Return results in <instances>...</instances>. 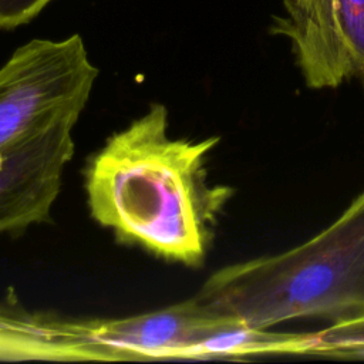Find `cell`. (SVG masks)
Masks as SVG:
<instances>
[{
  "label": "cell",
  "mask_w": 364,
  "mask_h": 364,
  "mask_svg": "<svg viewBox=\"0 0 364 364\" xmlns=\"http://www.w3.org/2000/svg\"><path fill=\"white\" fill-rule=\"evenodd\" d=\"M219 136L172 138L169 114L152 102L88 159L84 188L91 218L118 242L183 266H200L219 213L233 195L209 182L208 154Z\"/></svg>",
  "instance_id": "6da1fadb"
},
{
  "label": "cell",
  "mask_w": 364,
  "mask_h": 364,
  "mask_svg": "<svg viewBox=\"0 0 364 364\" xmlns=\"http://www.w3.org/2000/svg\"><path fill=\"white\" fill-rule=\"evenodd\" d=\"M195 296L218 317L259 328L364 317V191L317 235L284 252L225 266Z\"/></svg>",
  "instance_id": "7a4b0ae2"
},
{
  "label": "cell",
  "mask_w": 364,
  "mask_h": 364,
  "mask_svg": "<svg viewBox=\"0 0 364 364\" xmlns=\"http://www.w3.org/2000/svg\"><path fill=\"white\" fill-rule=\"evenodd\" d=\"M97 77L80 34L16 48L0 67V152L61 124L75 125Z\"/></svg>",
  "instance_id": "3957f363"
},
{
  "label": "cell",
  "mask_w": 364,
  "mask_h": 364,
  "mask_svg": "<svg viewBox=\"0 0 364 364\" xmlns=\"http://www.w3.org/2000/svg\"><path fill=\"white\" fill-rule=\"evenodd\" d=\"M61 124L0 152V233L48 222L75 145Z\"/></svg>",
  "instance_id": "277c9868"
},
{
  "label": "cell",
  "mask_w": 364,
  "mask_h": 364,
  "mask_svg": "<svg viewBox=\"0 0 364 364\" xmlns=\"http://www.w3.org/2000/svg\"><path fill=\"white\" fill-rule=\"evenodd\" d=\"M92 338L117 361L192 358L212 333L239 326L208 310L196 296L159 310L122 318L87 320Z\"/></svg>",
  "instance_id": "5b68a950"
},
{
  "label": "cell",
  "mask_w": 364,
  "mask_h": 364,
  "mask_svg": "<svg viewBox=\"0 0 364 364\" xmlns=\"http://www.w3.org/2000/svg\"><path fill=\"white\" fill-rule=\"evenodd\" d=\"M286 17H276L272 31L286 36L310 88H336L350 80L337 33L331 0H284Z\"/></svg>",
  "instance_id": "8992f818"
},
{
  "label": "cell",
  "mask_w": 364,
  "mask_h": 364,
  "mask_svg": "<svg viewBox=\"0 0 364 364\" xmlns=\"http://www.w3.org/2000/svg\"><path fill=\"white\" fill-rule=\"evenodd\" d=\"M100 348L84 320L30 313L16 300L0 303V360L98 361Z\"/></svg>",
  "instance_id": "52a82bcc"
},
{
  "label": "cell",
  "mask_w": 364,
  "mask_h": 364,
  "mask_svg": "<svg viewBox=\"0 0 364 364\" xmlns=\"http://www.w3.org/2000/svg\"><path fill=\"white\" fill-rule=\"evenodd\" d=\"M313 333L273 331L250 326H229L208 336L192 358H246L255 355H309Z\"/></svg>",
  "instance_id": "ba28073f"
},
{
  "label": "cell",
  "mask_w": 364,
  "mask_h": 364,
  "mask_svg": "<svg viewBox=\"0 0 364 364\" xmlns=\"http://www.w3.org/2000/svg\"><path fill=\"white\" fill-rule=\"evenodd\" d=\"M337 33L350 70V80L364 90V0H331Z\"/></svg>",
  "instance_id": "9c48e42d"
},
{
  "label": "cell",
  "mask_w": 364,
  "mask_h": 364,
  "mask_svg": "<svg viewBox=\"0 0 364 364\" xmlns=\"http://www.w3.org/2000/svg\"><path fill=\"white\" fill-rule=\"evenodd\" d=\"M309 355L327 358H364V317L333 323L313 333Z\"/></svg>",
  "instance_id": "30bf717a"
},
{
  "label": "cell",
  "mask_w": 364,
  "mask_h": 364,
  "mask_svg": "<svg viewBox=\"0 0 364 364\" xmlns=\"http://www.w3.org/2000/svg\"><path fill=\"white\" fill-rule=\"evenodd\" d=\"M53 0H0V30H11L37 17Z\"/></svg>",
  "instance_id": "8fae6325"
}]
</instances>
